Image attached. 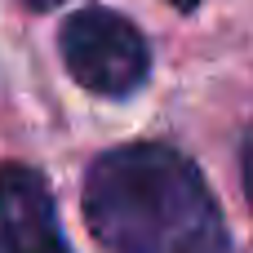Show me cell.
I'll return each instance as SVG.
<instances>
[{
    "label": "cell",
    "instance_id": "6da1fadb",
    "mask_svg": "<svg viewBox=\"0 0 253 253\" xmlns=\"http://www.w3.org/2000/svg\"><path fill=\"white\" fill-rule=\"evenodd\" d=\"M80 209L107 253H236L205 173L169 142L102 151L84 173Z\"/></svg>",
    "mask_w": 253,
    "mask_h": 253
},
{
    "label": "cell",
    "instance_id": "7a4b0ae2",
    "mask_svg": "<svg viewBox=\"0 0 253 253\" xmlns=\"http://www.w3.org/2000/svg\"><path fill=\"white\" fill-rule=\"evenodd\" d=\"M58 53L71 80L98 98H129L151 71L147 36L116 9H76L58 31Z\"/></svg>",
    "mask_w": 253,
    "mask_h": 253
},
{
    "label": "cell",
    "instance_id": "3957f363",
    "mask_svg": "<svg viewBox=\"0 0 253 253\" xmlns=\"http://www.w3.org/2000/svg\"><path fill=\"white\" fill-rule=\"evenodd\" d=\"M0 253H71L49 182L31 165H0Z\"/></svg>",
    "mask_w": 253,
    "mask_h": 253
},
{
    "label": "cell",
    "instance_id": "277c9868",
    "mask_svg": "<svg viewBox=\"0 0 253 253\" xmlns=\"http://www.w3.org/2000/svg\"><path fill=\"white\" fill-rule=\"evenodd\" d=\"M240 173H245V196H249V205H253V125H249V133H245V142H240Z\"/></svg>",
    "mask_w": 253,
    "mask_h": 253
},
{
    "label": "cell",
    "instance_id": "5b68a950",
    "mask_svg": "<svg viewBox=\"0 0 253 253\" xmlns=\"http://www.w3.org/2000/svg\"><path fill=\"white\" fill-rule=\"evenodd\" d=\"M27 9H58V4H67V0H22Z\"/></svg>",
    "mask_w": 253,
    "mask_h": 253
},
{
    "label": "cell",
    "instance_id": "8992f818",
    "mask_svg": "<svg viewBox=\"0 0 253 253\" xmlns=\"http://www.w3.org/2000/svg\"><path fill=\"white\" fill-rule=\"evenodd\" d=\"M169 4H173V9H182V13H191V9H196L200 0H169Z\"/></svg>",
    "mask_w": 253,
    "mask_h": 253
}]
</instances>
